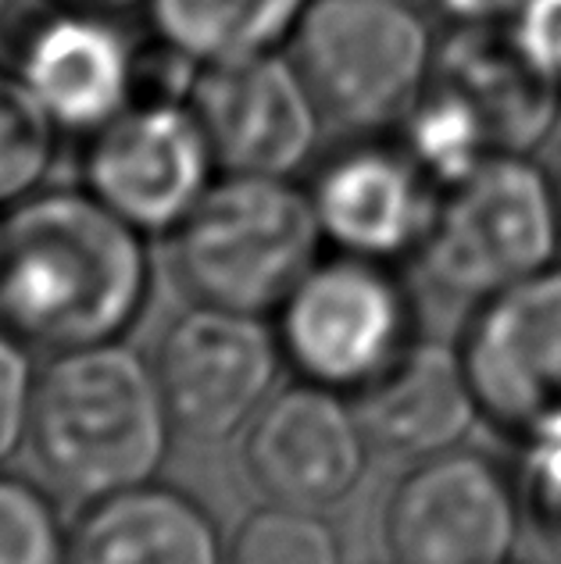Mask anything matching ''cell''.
I'll return each mask as SVG.
<instances>
[{
  "label": "cell",
  "instance_id": "6da1fadb",
  "mask_svg": "<svg viewBox=\"0 0 561 564\" xmlns=\"http://www.w3.org/2000/svg\"><path fill=\"white\" fill-rule=\"evenodd\" d=\"M151 290L147 236L86 186H43L0 215V325L29 350L126 339Z\"/></svg>",
  "mask_w": 561,
  "mask_h": 564
},
{
  "label": "cell",
  "instance_id": "7a4b0ae2",
  "mask_svg": "<svg viewBox=\"0 0 561 564\" xmlns=\"http://www.w3.org/2000/svg\"><path fill=\"white\" fill-rule=\"evenodd\" d=\"M175 436L154 361L126 339L51 354L36 376L29 451L79 503L154 482Z\"/></svg>",
  "mask_w": 561,
  "mask_h": 564
},
{
  "label": "cell",
  "instance_id": "3957f363",
  "mask_svg": "<svg viewBox=\"0 0 561 564\" xmlns=\"http://www.w3.org/2000/svg\"><path fill=\"white\" fill-rule=\"evenodd\" d=\"M172 272L194 304L272 318L326 254L308 186L283 175L218 172L169 236Z\"/></svg>",
  "mask_w": 561,
  "mask_h": 564
},
{
  "label": "cell",
  "instance_id": "277c9868",
  "mask_svg": "<svg viewBox=\"0 0 561 564\" xmlns=\"http://www.w3.org/2000/svg\"><path fill=\"white\" fill-rule=\"evenodd\" d=\"M561 258L554 172L529 154H490L440 189L416 269L433 293L476 307Z\"/></svg>",
  "mask_w": 561,
  "mask_h": 564
},
{
  "label": "cell",
  "instance_id": "5b68a950",
  "mask_svg": "<svg viewBox=\"0 0 561 564\" xmlns=\"http://www.w3.org/2000/svg\"><path fill=\"white\" fill-rule=\"evenodd\" d=\"M436 51L411 0H312L287 43L322 118L347 137L401 126L433 83Z\"/></svg>",
  "mask_w": 561,
  "mask_h": 564
},
{
  "label": "cell",
  "instance_id": "8992f818",
  "mask_svg": "<svg viewBox=\"0 0 561 564\" xmlns=\"http://www.w3.org/2000/svg\"><path fill=\"white\" fill-rule=\"evenodd\" d=\"M401 264L326 250L272 315L293 379L358 397L419 339Z\"/></svg>",
  "mask_w": 561,
  "mask_h": 564
},
{
  "label": "cell",
  "instance_id": "52a82bcc",
  "mask_svg": "<svg viewBox=\"0 0 561 564\" xmlns=\"http://www.w3.org/2000/svg\"><path fill=\"white\" fill-rule=\"evenodd\" d=\"M0 51L62 137H94L143 94L147 54L122 14L83 0H4Z\"/></svg>",
  "mask_w": 561,
  "mask_h": 564
},
{
  "label": "cell",
  "instance_id": "ba28073f",
  "mask_svg": "<svg viewBox=\"0 0 561 564\" xmlns=\"http://www.w3.org/2000/svg\"><path fill=\"white\" fill-rule=\"evenodd\" d=\"M457 350L494 433L519 451L561 436V261L472 307Z\"/></svg>",
  "mask_w": 561,
  "mask_h": 564
},
{
  "label": "cell",
  "instance_id": "9c48e42d",
  "mask_svg": "<svg viewBox=\"0 0 561 564\" xmlns=\"http://www.w3.org/2000/svg\"><path fill=\"white\" fill-rule=\"evenodd\" d=\"M218 180L186 97L143 94L83 140V186L143 236H172Z\"/></svg>",
  "mask_w": 561,
  "mask_h": 564
},
{
  "label": "cell",
  "instance_id": "30bf717a",
  "mask_svg": "<svg viewBox=\"0 0 561 564\" xmlns=\"http://www.w3.org/2000/svg\"><path fill=\"white\" fill-rule=\"evenodd\" d=\"M522 529L519 479L465 447L411 462L382 508L393 564H505Z\"/></svg>",
  "mask_w": 561,
  "mask_h": 564
},
{
  "label": "cell",
  "instance_id": "8fae6325",
  "mask_svg": "<svg viewBox=\"0 0 561 564\" xmlns=\"http://www.w3.org/2000/svg\"><path fill=\"white\" fill-rule=\"evenodd\" d=\"M151 361L175 433L201 443L244 433L287 368L272 318L212 304L175 315Z\"/></svg>",
  "mask_w": 561,
  "mask_h": 564
},
{
  "label": "cell",
  "instance_id": "7c38bea8",
  "mask_svg": "<svg viewBox=\"0 0 561 564\" xmlns=\"http://www.w3.org/2000/svg\"><path fill=\"white\" fill-rule=\"evenodd\" d=\"M218 172L293 180L319 158L322 111L287 51L204 65L186 86Z\"/></svg>",
  "mask_w": 561,
  "mask_h": 564
},
{
  "label": "cell",
  "instance_id": "4fadbf2b",
  "mask_svg": "<svg viewBox=\"0 0 561 564\" xmlns=\"http://www.w3.org/2000/svg\"><path fill=\"white\" fill-rule=\"evenodd\" d=\"M308 197L330 250L401 264L430 232L440 186L393 132H365L315 158Z\"/></svg>",
  "mask_w": 561,
  "mask_h": 564
},
{
  "label": "cell",
  "instance_id": "5bb4252c",
  "mask_svg": "<svg viewBox=\"0 0 561 564\" xmlns=\"http://www.w3.org/2000/svg\"><path fill=\"white\" fill-rule=\"evenodd\" d=\"M373 440L354 400L293 379L244 429L240 462L269 503L330 511L362 486Z\"/></svg>",
  "mask_w": 561,
  "mask_h": 564
},
{
  "label": "cell",
  "instance_id": "9a60e30c",
  "mask_svg": "<svg viewBox=\"0 0 561 564\" xmlns=\"http://www.w3.org/2000/svg\"><path fill=\"white\" fill-rule=\"evenodd\" d=\"M350 400L373 451L404 462L462 447L472 425L483 422L457 344L422 336L387 376Z\"/></svg>",
  "mask_w": 561,
  "mask_h": 564
},
{
  "label": "cell",
  "instance_id": "2e32d148",
  "mask_svg": "<svg viewBox=\"0 0 561 564\" xmlns=\"http://www.w3.org/2000/svg\"><path fill=\"white\" fill-rule=\"evenodd\" d=\"M68 564H226V536L201 500L154 479L83 503Z\"/></svg>",
  "mask_w": 561,
  "mask_h": 564
},
{
  "label": "cell",
  "instance_id": "e0dca14e",
  "mask_svg": "<svg viewBox=\"0 0 561 564\" xmlns=\"http://www.w3.org/2000/svg\"><path fill=\"white\" fill-rule=\"evenodd\" d=\"M433 79L479 118L494 154H533L561 111V90L515 47L508 29H451Z\"/></svg>",
  "mask_w": 561,
  "mask_h": 564
},
{
  "label": "cell",
  "instance_id": "ac0fdd59",
  "mask_svg": "<svg viewBox=\"0 0 561 564\" xmlns=\"http://www.w3.org/2000/svg\"><path fill=\"white\" fill-rule=\"evenodd\" d=\"M312 0H147L154 43L190 65H226L287 51Z\"/></svg>",
  "mask_w": 561,
  "mask_h": 564
},
{
  "label": "cell",
  "instance_id": "d6986e66",
  "mask_svg": "<svg viewBox=\"0 0 561 564\" xmlns=\"http://www.w3.org/2000/svg\"><path fill=\"white\" fill-rule=\"evenodd\" d=\"M393 137L408 147L422 172L444 189L494 154L479 118L465 108V100L451 94L444 83H430L408 118L393 129Z\"/></svg>",
  "mask_w": 561,
  "mask_h": 564
},
{
  "label": "cell",
  "instance_id": "ffe728a7",
  "mask_svg": "<svg viewBox=\"0 0 561 564\" xmlns=\"http://www.w3.org/2000/svg\"><path fill=\"white\" fill-rule=\"evenodd\" d=\"M62 140L33 90L0 65V215L47 186Z\"/></svg>",
  "mask_w": 561,
  "mask_h": 564
},
{
  "label": "cell",
  "instance_id": "44dd1931",
  "mask_svg": "<svg viewBox=\"0 0 561 564\" xmlns=\"http://www.w3.org/2000/svg\"><path fill=\"white\" fill-rule=\"evenodd\" d=\"M226 564H344V543L322 511L265 500L233 529Z\"/></svg>",
  "mask_w": 561,
  "mask_h": 564
},
{
  "label": "cell",
  "instance_id": "7402d4cb",
  "mask_svg": "<svg viewBox=\"0 0 561 564\" xmlns=\"http://www.w3.org/2000/svg\"><path fill=\"white\" fill-rule=\"evenodd\" d=\"M68 532L47 489L0 468V564H68Z\"/></svg>",
  "mask_w": 561,
  "mask_h": 564
},
{
  "label": "cell",
  "instance_id": "603a6c76",
  "mask_svg": "<svg viewBox=\"0 0 561 564\" xmlns=\"http://www.w3.org/2000/svg\"><path fill=\"white\" fill-rule=\"evenodd\" d=\"M519 497L526 529L533 532L540 551L561 564V436L529 443L519 451Z\"/></svg>",
  "mask_w": 561,
  "mask_h": 564
},
{
  "label": "cell",
  "instance_id": "cb8c5ba5",
  "mask_svg": "<svg viewBox=\"0 0 561 564\" xmlns=\"http://www.w3.org/2000/svg\"><path fill=\"white\" fill-rule=\"evenodd\" d=\"M36 376L40 368L33 365V350L0 325V468L29 447Z\"/></svg>",
  "mask_w": 561,
  "mask_h": 564
},
{
  "label": "cell",
  "instance_id": "d4e9b609",
  "mask_svg": "<svg viewBox=\"0 0 561 564\" xmlns=\"http://www.w3.org/2000/svg\"><path fill=\"white\" fill-rule=\"evenodd\" d=\"M505 29L515 47L561 90V0H522Z\"/></svg>",
  "mask_w": 561,
  "mask_h": 564
},
{
  "label": "cell",
  "instance_id": "484cf974",
  "mask_svg": "<svg viewBox=\"0 0 561 564\" xmlns=\"http://www.w3.org/2000/svg\"><path fill=\"white\" fill-rule=\"evenodd\" d=\"M522 0H433L451 29H505Z\"/></svg>",
  "mask_w": 561,
  "mask_h": 564
},
{
  "label": "cell",
  "instance_id": "4316f807",
  "mask_svg": "<svg viewBox=\"0 0 561 564\" xmlns=\"http://www.w3.org/2000/svg\"><path fill=\"white\" fill-rule=\"evenodd\" d=\"M83 4H94V8H108V11H118V14H129L143 8L147 0H83Z\"/></svg>",
  "mask_w": 561,
  "mask_h": 564
},
{
  "label": "cell",
  "instance_id": "83f0119b",
  "mask_svg": "<svg viewBox=\"0 0 561 564\" xmlns=\"http://www.w3.org/2000/svg\"><path fill=\"white\" fill-rule=\"evenodd\" d=\"M554 189H558V212H561V165L554 169Z\"/></svg>",
  "mask_w": 561,
  "mask_h": 564
},
{
  "label": "cell",
  "instance_id": "f1b7e54d",
  "mask_svg": "<svg viewBox=\"0 0 561 564\" xmlns=\"http://www.w3.org/2000/svg\"><path fill=\"white\" fill-rule=\"evenodd\" d=\"M505 564H515V561H505Z\"/></svg>",
  "mask_w": 561,
  "mask_h": 564
}]
</instances>
